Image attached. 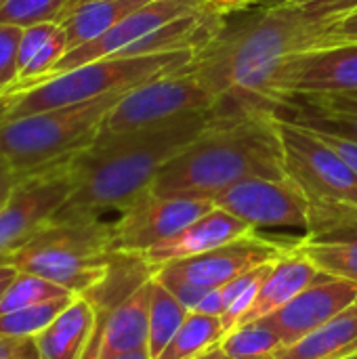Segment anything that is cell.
<instances>
[{"mask_svg": "<svg viewBox=\"0 0 357 359\" xmlns=\"http://www.w3.org/2000/svg\"><path fill=\"white\" fill-rule=\"evenodd\" d=\"M19 36H21L19 27L0 23V97L6 95L19 80V72H17Z\"/></svg>", "mask_w": 357, "mask_h": 359, "instance_id": "4dcf8cb0", "label": "cell"}, {"mask_svg": "<svg viewBox=\"0 0 357 359\" xmlns=\"http://www.w3.org/2000/svg\"><path fill=\"white\" fill-rule=\"evenodd\" d=\"M61 297H74V294L44 278L19 271L0 301V316L19 311L25 307H34V305L46 303L53 299H61Z\"/></svg>", "mask_w": 357, "mask_h": 359, "instance_id": "f546056e", "label": "cell"}, {"mask_svg": "<svg viewBox=\"0 0 357 359\" xmlns=\"http://www.w3.org/2000/svg\"><path fill=\"white\" fill-rule=\"evenodd\" d=\"M78 2H82V0H78Z\"/></svg>", "mask_w": 357, "mask_h": 359, "instance_id": "ee69618b", "label": "cell"}, {"mask_svg": "<svg viewBox=\"0 0 357 359\" xmlns=\"http://www.w3.org/2000/svg\"><path fill=\"white\" fill-rule=\"evenodd\" d=\"M109 359H151V355L147 349H141V351H133V353H124V355H116Z\"/></svg>", "mask_w": 357, "mask_h": 359, "instance_id": "ab89813d", "label": "cell"}, {"mask_svg": "<svg viewBox=\"0 0 357 359\" xmlns=\"http://www.w3.org/2000/svg\"><path fill=\"white\" fill-rule=\"evenodd\" d=\"M194 359H238V358L227 355V353L217 345V347H213V349L204 351L202 355H198V358H194ZM248 359H274V355H265V358H248Z\"/></svg>", "mask_w": 357, "mask_h": 359, "instance_id": "f35d334b", "label": "cell"}, {"mask_svg": "<svg viewBox=\"0 0 357 359\" xmlns=\"http://www.w3.org/2000/svg\"><path fill=\"white\" fill-rule=\"evenodd\" d=\"M204 8L213 11V13H219V15H231V13H238V11H244L248 6H255L259 4L261 0H200Z\"/></svg>", "mask_w": 357, "mask_h": 359, "instance_id": "8d00e7d4", "label": "cell"}, {"mask_svg": "<svg viewBox=\"0 0 357 359\" xmlns=\"http://www.w3.org/2000/svg\"><path fill=\"white\" fill-rule=\"evenodd\" d=\"M276 114L314 130L335 133L357 143V93L299 95L286 99Z\"/></svg>", "mask_w": 357, "mask_h": 359, "instance_id": "d6986e66", "label": "cell"}, {"mask_svg": "<svg viewBox=\"0 0 357 359\" xmlns=\"http://www.w3.org/2000/svg\"><path fill=\"white\" fill-rule=\"evenodd\" d=\"M339 44H357V8L349 11L341 19L337 34H335V46Z\"/></svg>", "mask_w": 357, "mask_h": 359, "instance_id": "d590c367", "label": "cell"}, {"mask_svg": "<svg viewBox=\"0 0 357 359\" xmlns=\"http://www.w3.org/2000/svg\"><path fill=\"white\" fill-rule=\"evenodd\" d=\"M189 311L154 278L151 301H149V339H147V351L151 359L160 358V353L173 341V337L183 326Z\"/></svg>", "mask_w": 357, "mask_h": 359, "instance_id": "484cf974", "label": "cell"}, {"mask_svg": "<svg viewBox=\"0 0 357 359\" xmlns=\"http://www.w3.org/2000/svg\"><path fill=\"white\" fill-rule=\"evenodd\" d=\"M213 116L215 111L198 114L139 133L97 135L86 149L72 158V194L53 221H88L122 212L151 189L160 170Z\"/></svg>", "mask_w": 357, "mask_h": 359, "instance_id": "7a4b0ae2", "label": "cell"}, {"mask_svg": "<svg viewBox=\"0 0 357 359\" xmlns=\"http://www.w3.org/2000/svg\"><path fill=\"white\" fill-rule=\"evenodd\" d=\"M72 162V160H69ZM69 162L25 177L0 208V265L48 225L72 194Z\"/></svg>", "mask_w": 357, "mask_h": 359, "instance_id": "8fae6325", "label": "cell"}, {"mask_svg": "<svg viewBox=\"0 0 357 359\" xmlns=\"http://www.w3.org/2000/svg\"><path fill=\"white\" fill-rule=\"evenodd\" d=\"M151 280L139 286L105 318L97 320L84 359H109L147 349Z\"/></svg>", "mask_w": 357, "mask_h": 359, "instance_id": "2e32d148", "label": "cell"}, {"mask_svg": "<svg viewBox=\"0 0 357 359\" xmlns=\"http://www.w3.org/2000/svg\"><path fill=\"white\" fill-rule=\"evenodd\" d=\"M252 231H257V229H252L248 223L234 217L231 212L215 206L213 210H208L206 215H202L200 219L189 223L185 229H181L170 240L147 250L143 257L154 267H158V265H164L168 261L189 259V257L208 252V250L219 248L227 242L244 238Z\"/></svg>", "mask_w": 357, "mask_h": 359, "instance_id": "e0dca14e", "label": "cell"}, {"mask_svg": "<svg viewBox=\"0 0 357 359\" xmlns=\"http://www.w3.org/2000/svg\"><path fill=\"white\" fill-rule=\"evenodd\" d=\"M357 93V44H339L295 55L274 82L278 107L299 95Z\"/></svg>", "mask_w": 357, "mask_h": 359, "instance_id": "7c38bea8", "label": "cell"}, {"mask_svg": "<svg viewBox=\"0 0 357 359\" xmlns=\"http://www.w3.org/2000/svg\"><path fill=\"white\" fill-rule=\"evenodd\" d=\"M356 301L357 284L324 273L318 282L307 286L288 305L263 322L280 334L282 347H288L356 305Z\"/></svg>", "mask_w": 357, "mask_h": 359, "instance_id": "5bb4252c", "label": "cell"}, {"mask_svg": "<svg viewBox=\"0 0 357 359\" xmlns=\"http://www.w3.org/2000/svg\"><path fill=\"white\" fill-rule=\"evenodd\" d=\"M217 107L215 93L204 84L191 63L181 69L156 76L120 97L105 116L99 135L139 133L166 126Z\"/></svg>", "mask_w": 357, "mask_h": 359, "instance_id": "ba28073f", "label": "cell"}, {"mask_svg": "<svg viewBox=\"0 0 357 359\" xmlns=\"http://www.w3.org/2000/svg\"><path fill=\"white\" fill-rule=\"evenodd\" d=\"M145 0H82L61 19L69 50L88 44L137 11ZM67 50V53H69Z\"/></svg>", "mask_w": 357, "mask_h": 359, "instance_id": "603a6c76", "label": "cell"}, {"mask_svg": "<svg viewBox=\"0 0 357 359\" xmlns=\"http://www.w3.org/2000/svg\"><path fill=\"white\" fill-rule=\"evenodd\" d=\"M357 345V305H351L295 345L282 347L274 359H343Z\"/></svg>", "mask_w": 357, "mask_h": 359, "instance_id": "7402d4cb", "label": "cell"}, {"mask_svg": "<svg viewBox=\"0 0 357 359\" xmlns=\"http://www.w3.org/2000/svg\"><path fill=\"white\" fill-rule=\"evenodd\" d=\"M145 2H149V0H145Z\"/></svg>", "mask_w": 357, "mask_h": 359, "instance_id": "7bdbcfd3", "label": "cell"}, {"mask_svg": "<svg viewBox=\"0 0 357 359\" xmlns=\"http://www.w3.org/2000/svg\"><path fill=\"white\" fill-rule=\"evenodd\" d=\"M78 0H0V23L19 29L38 23H61Z\"/></svg>", "mask_w": 357, "mask_h": 359, "instance_id": "83f0119b", "label": "cell"}, {"mask_svg": "<svg viewBox=\"0 0 357 359\" xmlns=\"http://www.w3.org/2000/svg\"><path fill=\"white\" fill-rule=\"evenodd\" d=\"M17 273H19V271H17L13 265H0V301H2L6 288L11 286V282L15 280Z\"/></svg>", "mask_w": 357, "mask_h": 359, "instance_id": "74e56055", "label": "cell"}, {"mask_svg": "<svg viewBox=\"0 0 357 359\" xmlns=\"http://www.w3.org/2000/svg\"><path fill=\"white\" fill-rule=\"evenodd\" d=\"M124 93L128 90L0 120V154L23 177L61 166L97 139L105 116Z\"/></svg>", "mask_w": 357, "mask_h": 359, "instance_id": "5b68a950", "label": "cell"}, {"mask_svg": "<svg viewBox=\"0 0 357 359\" xmlns=\"http://www.w3.org/2000/svg\"><path fill=\"white\" fill-rule=\"evenodd\" d=\"M198 8H204L200 0H149L145 4H141L137 11H133L128 17H124L109 32L99 36L97 40L69 50L59 61V65L53 69V74H59V72L90 63V61L118 57L124 48H128L137 40H141L147 34L160 29L168 21H173V19H177L181 15H187L191 11H198Z\"/></svg>", "mask_w": 357, "mask_h": 359, "instance_id": "9a60e30c", "label": "cell"}, {"mask_svg": "<svg viewBox=\"0 0 357 359\" xmlns=\"http://www.w3.org/2000/svg\"><path fill=\"white\" fill-rule=\"evenodd\" d=\"M286 175L311 204L309 233L345 215H357V175L309 126L278 116ZM307 233V236H309Z\"/></svg>", "mask_w": 357, "mask_h": 359, "instance_id": "52a82bcc", "label": "cell"}, {"mask_svg": "<svg viewBox=\"0 0 357 359\" xmlns=\"http://www.w3.org/2000/svg\"><path fill=\"white\" fill-rule=\"evenodd\" d=\"M297 248L322 273L357 284V229L330 236H305Z\"/></svg>", "mask_w": 357, "mask_h": 359, "instance_id": "cb8c5ba5", "label": "cell"}, {"mask_svg": "<svg viewBox=\"0 0 357 359\" xmlns=\"http://www.w3.org/2000/svg\"><path fill=\"white\" fill-rule=\"evenodd\" d=\"M78 297V294H74ZM74 297L53 299L34 307H25L19 311H11L0 316V334L4 337H21V339H36L50 322L72 303Z\"/></svg>", "mask_w": 357, "mask_h": 359, "instance_id": "f1b7e54d", "label": "cell"}, {"mask_svg": "<svg viewBox=\"0 0 357 359\" xmlns=\"http://www.w3.org/2000/svg\"><path fill=\"white\" fill-rule=\"evenodd\" d=\"M324 273L295 244L278 261H274L271 269L267 271V276L261 284L257 301L250 307V311L242 324L259 322V320L274 316L284 305H288L297 294H301L307 286L318 282Z\"/></svg>", "mask_w": 357, "mask_h": 359, "instance_id": "ac0fdd59", "label": "cell"}, {"mask_svg": "<svg viewBox=\"0 0 357 359\" xmlns=\"http://www.w3.org/2000/svg\"><path fill=\"white\" fill-rule=\"evenodd\" d=\"M356 305H357V301H356Z\"/></svg>", "mask_w": 357, "mask_h": 359, "instance_id": "f6af8a7d", "label": "cell"}, {"mask_svg": "<svg viewBox=\"0 0 357 359\" xmlns=\"http://www.w3.org/2000/svg\"><path fill=\"white\" fill-rule=\"evenodd\" d=\"M288 248L292 246H282L252 231L244 238L227 242L208 252H202L189 259L168 261L158 267H164L166 271L179 278H185L206 290H213L259 265L280 259Z\"/></svg>", "mask_w": 357, "mask_h": 359, "instance_id": "4fadbf2b", "label": "cell"}, {"mask_svg": "<svg viewBox=\"0 0 357 359\" xmlns=\"http://www.w3.org/2000/svg\"><path fill=\"white\" fill-rule=\"evenodd\" d=\"M0 359H40L36 341L0 334Z\"/></svg>", "mask_w": 357, "mask_h": 359, "instance_id": "d6a6232c", "label": "cell"}, {"mask_svg": "<svg viewBox=\"0 0 357 359\" xmlns=\"http://www.w3.org/2000/svg\"><path fill=\"white\" fill-rule=\"evenodd\" d=\"M213 200L160 196L147 189L112 221L114 252L145 255L213 210Z\"/></svg>", "mask_w": 357, "mask_h": 359, "instance_id": "30bf717a", "label": "cell"}, {"mask_svg": "<svg viewBox=\"0 0 357 359\" xmlns=\"http://www.w3.org/2000/svg\"><path fill=\"white\" fill-rule=\"evenodd\" d=\"M154 278L187 309V311H196V307L202 303V299L208 294V290L206 288H202V286H198V284H194V282H189V280H185V278H179V276H175V273H170V271H166L164 267H156V273H154Z\"/></svg>", "mask_w": 357, "mask_h": 359, "instance_id": "1f68e13d", "label": "cell"}, {"mask_svg": "<svg viewBox=\"0 0 357 359\" xmlns=\"http://www.w3.org/2000/svg\"><path fill=\"white\" fill-rule=\"evenodd\" d=\"M357 0H295L261 8L227 29L191 65L215 93V114L271 109L274 82L282 67L301 53L335 46L341 19Z\"/></svg>", "mask_w": 357, "mask_h": 359, "instance_id": "6da1fadb", "label": "cell"}, {"mask_svg": "<svg viewBox=\"0 0 357 359\" xmlns=\"http://www.w3.org/2000/svg\"><path fill=\"white\" fill-rule=\"evenodd\" d=\"M351 168H353V172L357 175V143L356 141H351V139H345V137H341V135H335V133H324V130H316Z\"/></svg>", "mask_w": 357, "mask_h": 359, "instance_id": "e575fe53", "label": "cell"}, {"mask_svg": "<svg viewBox=\"0 0 357 359\" xmlns=\"http://www.w3.org/2000/svg\"><path fill=\"white\" fill-rule=\"evenodd\" d=\"M284 2H295V0H261L259 6L261 8H267V6H276V4H284Z\"/></svg>", "mask_w": 357, "mask_h": 359, "instance_id": "60d3db41", "label": "cell"}, {"mask_svg": "<svg viewBox=\"0 0 357 359\" xmlns=\"http://www.w3.org/2000/svg\"><path fill=\"white\" fill-rule=\"evenodd\" d=\"M227 334L221 318L189 311L183 326L177 330L173 341L160 353L158 359H194L204 351L217 347Z\"/></svg>", "mask_w": 357, "mask_h": 359, "instance_id": "d4e9b609", "label": "cell"}, {"mask_svg": "<svg viewBox=\"0 0 357 359\" xmlns=\"http://www.w3.org/2000/svg\"><path fill=\"white\" fill-rule=\"evenodd\" d=\"M219 347L231 358H265L282 349V339L269 324L259 320L229 330L219 343Z\"/></svg>", "mask_w": 357, "mask_h": 359, "instance_id": "4316f807", "label": "cell"}, {"mask_svg": "<svg viewBox=\"0 0 357 359\" xmlns=\"http://www.w3.org/2000/svg\"><path fill=\"white\" fill-rule=\"evenodd\" d=\"M67 50V34L61 23H38L21 29L17 48V84H27L50 76Z\"/></svg>", "mask_w": 357, "mask_h": 359, "instance_id": "44dd1931", "label": "cell"}, {"mask_svg": "<svg viewBox=\"0 0 357 359\" xmlns=\"http://www.w3.org/2000/svg\"><path fill=\"white\" fill-rule=\"evenodd\" d=\"M97 316L84 297L72 303L34 341L40 359H84L95 332Z\"/></svg>", "mask_w": 357, "mask_h": 359, "instance_id": "ffe728a7", "label": "cell"}, {"mask_svg": "<svg viewBox=\"0 0 357 359\" xmlns=\"http://www.w3.org/2000/svg\"><path fill=\"white\" fill-rule=\"evenodd\" d=\"M198 55L194 53H162L141 57H107L90 61L44 80L17 84L0 97L2 114L0 120L21 118L27 114L76 105L93 101L112 93L130 90L156 76L181 69L191 63Z\"/></svg>", "mask_w": 357, "mask_h": 359, "instance_id": "277c9868", "label": "cell"}, {"mask_svg": "<svg viewBox=\"0 0 357 359\" xmlns=\"http://www.w3.org/2000/svg\"><path fill=\"white\" fill-rule=\"evenodd\" d=\"M114 255L112 221H50L11 255L8 265L84 294L105 278Z\"/></svg>", "mask_w": 357, "mask_h": 359, "instance_id": "8992f818", "label": "cell"}, {"mask_svg": "<svg viewBox=\"0 0 357 359\" xmlns=\"http://www.w3.org/2000/svg\"><path fill=\"white\" fill-rule=\"evenodd\" d=\"M250 177H286L278 114L271 109L215 114L160 170L151 191L213 200Z\"/></svg>", "mask_w": 357, "mask_h": 359, "instance_id": "3957f363", "label": "cell"}, {"mask_svg": "<svg viewBox=\"0 0 357 359\" xmlns=\"http://www.w3.org/2000/svg\"><path fill=\"white\" fill-rule=\"evenodd\" d=\"M343 359H357V353H351V355H347V358Z\"/></svg>", "mask_w": 357, "mask_h": 359, "instance_id": "b9f144b4", "label": "cell"}, {"mask_svg": "<svg viewBox=\"0 0 357 359\" xmlns=\"http://www.w3.org/2000/svg\"><path fill=\"white\" fill-rule=\"evenodd\" d=\"M213 204L242 219L252 229H299L307 236L311 227V204L288 175L238 181L219 191Z\"/></svg>", "mask_w": 357, "mask_h": 359, "instance_id": "9c48e42d", "label": "cell"}, {"mask_svg": "<svg viewBox=\"0 0 357 359\" xmlns=\"http://www.w3.org/2000/svg\"><path fill=\"white\" fill-rule=\"evenodd\" d=\"M25 177L0 154V208L11 200V196L15 194L17 185L23 181Z\"/></svg>", "mask_w": 357, "mask_h": 359, "instance_id": "836d02e7", "label": "cell"}]
</instances>
